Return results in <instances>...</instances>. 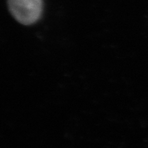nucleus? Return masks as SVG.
<instances>
[{
    "instance_id": "f257e3e1",
    "label": "nucleus",
    "mask_w": 148,
    "mask_h": 148,
    "mask_svg": "<svg viewBox=\"0 0 148 148\" xmlns=\"http://www.w3.org/2000/svg\"><path fill=\"white\" fill-rule=\"evenodd\" d=\"M10 14L18 23L30 25L40 19L43 11L42 0H7Z\"/></svg>"
}]
</instances>
